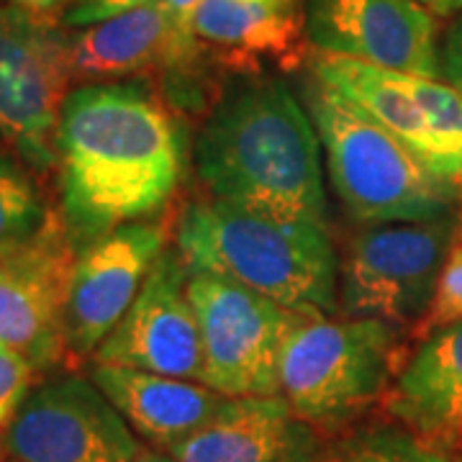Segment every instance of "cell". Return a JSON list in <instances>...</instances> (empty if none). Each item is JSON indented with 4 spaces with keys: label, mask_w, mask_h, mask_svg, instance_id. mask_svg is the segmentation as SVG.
<instances>
[{
    "label": "cell",
    "mask_w": 462,
    "mask_h": 462,
    "mask_svg": "<svg viewBox=\"0 0 462 462\" xmlns=\"http://www.w3.org/2000/svg\"><path fill=\"white\" fill-rule=\"evenodd\" d=\"M16 462H134V430L93 380L62 375L33 388L5 430Z\"/></svg>",
    "instance_id": "obj_10"
},
{
    "label": "cell",
    "mask_w": 462,
    "mask_h": 462,
    "mask_svg": "<svg viewBox=\"0 0 462 462\" xmlns=\"http://www.w3.org/2000/svg\"><path fill=\"white\" fill-rule=\"evenodd\" d=\"M134 462H175L167 452H157V449H144L142 447V452H139V457Z\"/></svg>",
    "instance_id": "obj_29"
},
{
    "label": "cell",
    "mask_w": 462,
    "mask_h": 462,
    "mask_svg": "<svg viewBox=\"0 0 462 462\" xmlns=\"http://www.w3.org/2000/svg\"><path fill=\"white\" fill-rule=\"evenodd\" d=\"M321 462H447V455L401 424H367L327 447Z\"/></svg>",
    "instance_id": "obj_21"
},
{
    "label": "cell",
    "mask_w": 462,
    "mask_h": 462,
    "mask_svg": "<svg viewBox=\"0 0 462 462\" xmlns=\"http://www.w3.org/2000/svg\"><path fill=\"white\" fill-rule=\"evenodd\" d=\"M300 29L319 57L439 80V29L416 0H306Z\"/></svg>",
    "instance_id": "obj_11"
},
{
    "label": "cell",
    "mask_w": 462,
    "mask_h": 462,
    "mask_svg": "<svg viewBox=\"0 0 462 462\" xmlns=\"http://www.w3.org/2000/svg\"><path fill=\"white\" fill-rule=\"evenodd\" d=\"M33 367L23 355L0 346V431L8 430L32 393Z\"/></svg>",
    "instance_id": "obj_23"
},
{
    "label": "cell",
    "mask_w": 462,
    "mask_h": 462,
    "mask_svg": "<svg viewBox=\"0 0 462 462\" xmlns=\"http://www.w3.org/2000/svg\"><path fill=\"white\" fill-rule=\"evenodd\" d=\"M78 249L69 234L26 257L0 263V346L50 367L65 352L62 311Z\"/></svg>",
    "instance_id": "obj_15"
},
{
    "label": "cell",
    "mask_w": 462,
    "mask_h": 462,
    "mask_svg": "<svg viewBox=\"0 0 462 462\" xmlns=\"http://www.w3.org/2000/svg\"><path fill=\"white\" fill-rule=\"evenodd\" d=\"M193 32L200 42L236 54H285L296 42V5L203 0L193 18Z\"/></svg>",
    "instance_id": "obj_19"
},
{
    "label": "cell",
    "mask_w": 462,
    "mask_h": 462,
    "mask_svg": "<svg viewBox=\"0 0 462 462\" xmlns=\"http://www.w3.org/2000/svg\"><path fill=\"white\" fill-rule=\"evenodd\" d=\"M5 462H16V460H5Z\"/></svg>",
    "instance_id": "obj_32"
},
{
    "label": "cell",
    "mask_w": 462,
    "mask_h": 462,
    "mask_svg": "<svg viewBox=\"0 0 462 462\" xmlns=\"http://www.w3.org/2000/svg\"><path fill=\"white\" fill-rule=\"evenodd\" d=\"M193 167L208 199L329 229L319 134L278 78L242 75L226 85L196 136Z\"/></svg>",
    "instance_id": "obj_2"
},
{
    "label": "cell",
    "mask_w": 462,
    "mask_h": 462,
    "mask_svg": "<svg viewBox=\"0 0 462 462\" xmlns=\"http://www.w3.org/2000/svg\"><path fill=\"white\" fill-rule=\"evenodd\" d=\"M67 234L57 221L29 170L0 149V263L26 257Z\"/></svg>",
    "instance_id": "obj_20"
},
{
    "label": "cell",
    "mask_w": 462,
    "mask_h": 462,
    "mask_svg": "<svg viewBox=\"0 0 462 462\" xmlns=\"http://www.w3.org/2000/svg\"><path fill=\"white\" fill-rule=\"evenodd\" d=\"M90 380L126 419L134 434L157 449H172L214 419L229 396L193 380L93 363Z\"/></svg>",
    "instance_id": "obj_18"
},
{
    "label": "cell",
    "mask_w": 462,
    "mask_h": 462,
    "mask_svg": "<svg viewBox=\"0 0 462 462\" xmlns=\"http://www.w3.org/2000/svg\"><path fill=\"white\" fill-rule=\"evenodd\" d=\"M457 236H460V242H462V214H460V234H457Z\"/></svg>",
    "instance_id": "obj_30"
},
{
    "label": "cell",
    "mask_w": 462,
    "mask_h": 462,
    "mask_svg": "<svg viewBox=\"0 0 462 462\" xmlns=\"http://www.w3.org/2000/svg\"><path fill=\"white\" fill-rule=\"evenodd\" d=\"M452 324H462V242L457 239L449 254H447L437 291L431 298V306L424 321L419 324V334H430V331L445 329Z\"/></svg>",
    "instance_id": "obj_22"
},
{
    "label": "cell",
    "mask_w": 462,
    "mask_h": 462,
    "mask_svg": "<svg viewBox=\"0 0 462 462\" xmlns=\"http://www.w3.org/2000/svg\"><path fill=\"white\" fill-rule=\"evenodd\" d=\"M200 3H203V0H165L167 14L172 18L175 29H178L182 36H188V39H199L196 32H193V18L199 14Z\"/></svg>",
    "instance_id": "obj_26"
},
{
    "label": "cell",
    "mask_w": 462,
    "mask_h": 462,
    "mask_svg": "<svg viewBox=\"0 0 462 462\" xmlns=\"http://www.w3.org/2000/svg\"><path fill=\"white\" fill-rule=\"evenodd\" d=\"M383 403L434 449H462V324L424 334Z\"/></svg>",
    "instance_id": "obj_17"
},
{
    "label": "cell",
    "mask_w": 462,
    "mask_h": 462,
    "mask_svg": "<svg viewBox=\"0 0 462 462\" xmlns=\"http://www.w3.org/2000/svg\"><path fill=\"white\" fill-rule=\"evenodd\" d=\"M18 5H26L32 11H39V14H51L57 8H65L69 0H14Z\"/></svg>",
    "instance_id": "obj_28"
},
{
    "label": "cell",
    "mask_w": 462,
    "mask_h": 462,
    "mask_svg": "<svg viewBox=\"0 0 462 462\" xmlns=\"http://www.w3.org/2000/svg\"><path fill=\"white\" fill-rule=\"evenodd\" d=\"M157 0H69L62 8V26L65 29H88L103 23L108 18L132 14L136 8L152 5Z\"/></svg>",
    "instance_id": "obj_24"
},
{
    "label": "cell",
    "mask_w": 462,
    "mask_h": 462,
    "mask_svg": "<svg viewBox=\"0 0 462 462\" xmlns=\"http://www.w3.org/2000/svg\"><path fill=\"white\" fill-rule=\"evenodd\" d=\"M324 442L282 393L226 398L208 424L167 449L175 462H321Z\"/></svg>",
    "instance_id": "obj_14"
},
{
    "label": "cell",
    "mask_w": 462,
    "mask_h": 462,
    "mask_svg": "<svg viewBox=\"0 0 462 462\" xmlns=\"http://www.w3.org/2000/svg\"><path fill=\"white\" fill-rule=\"evenodd\" d=\"M206 385L224 396H278L282 349L303 316L211 270H190Z\"/></svg>",
    "instance_id": "obj_7"
},
{
    "label": "cell",
    "mask_w": 462,
    "mask_h": 462,
    "mask_svg": "<svg viewBox=\"0 0 462 462\" xmlns=\"http://www.w3.org/2000/svg\"><path fill=\"white\" fill-rule=\"evenodd\" d=\"M439 80L462 96V14L439 36Z\"/></svg>",
    "instance_id": "obj_25"
},
{
    "label": "cell",
    "mask_w": 462,
    "mask_h": 462,
    "mask_svg": "<svg viewBox=\"0 0 462 462\" xmlns=\"http://www.w3.org/2000/svg\"><path fill=\"white\" fill-rule=\"evenodd\" d=\"M5 3H14V0H5Z\"/></svg>",
    "instance_id": "obj_31"
},
{
    "label": "cell",
    "mask_w": 462,
    "mask_h": 462,
    "mask_svg": "<svg viewBox=\"0 0 462 462\" xmlns=\"http://www.w3.org/2000/svg\"><path fill=\"white\" fill-rule=\"evenodd\" d=\"M303 106L314 121L331 190L367 226L452 214L460 199L342 90L309 72Z\"/></svg>",
    "instance_id": "obj_4"
},
{
    "label": "cell",
    "mask_w": 462,
    "mask_h": 462,
    "mask_svg": "<svg viewBox=\"0 0 462 462\" xmlns=\"http://www.w3.org/2000/svg\"><path fill=\"white\" fill-rule=\"evenodd\" d=\"M57 165L62 221L83 249L172 200L185 167L182 129L142 78L83 83L62 103Z\"/></svg>",
    "instance_id": "obj_1"
},
{
    "label": "cell",
    "mask_w": 462,
    "mask_h": 462,
    "mask_svg": "<svg viewBox=\"0 0 462 462\" xmlns=\"http://www.w3.org/2000/svg\"><path fill=\"white\" fill-rule=\"evenodd\" d=\"M188 278L190 267L180 252L167 247L152 267L132 309L100 342L93 360L203 383V345L188 293Z\"/></svg>",
    "instance_id": "obj_12"
},
{
    "label": "cell",
    "mask_w": 462,
    "mask_h": 462,
    "mask_svg": "<svg viewBox=\"0 0 462 462\" xmlns=\"http://www.w3.org/2000/svg\"><path fill=\"white\" fill-rule=\"evenodd\" d=\"M398 360V329L385 321L303 316L282 349L281 393L311 427L337 430L385 398Z\"/></svg>",
    "instance_id": "obj_5"
},
{
    "label": "cell",
    "mask_w": 462,
    "mask_h": 462,
    "mask_svg": "<svg viewBox=\"0 0 462 462\" xmlns=\"http://www.w3.org/2000/svg\"><path fill=\"white\" fill-rule=\"evenodd\" d=\"M311 72L396 136L434 178L462 196V96L445 80L316 57Z\"/></svg>",
    "instance_id": "obj_9"
},
{
    "label": "cell",
    "mask_w": 462,
    "mask_h": 462,
    "mask_svg": "<svg viewBox=\"0 0 462 462\" xmlns=\"http://www.w3.org/2000/svg\"><path fill=\"white\" fill-rule=\"evenodd\" d=\"M175 249L190 270L218 273L300 316L337 311L339 254L329 229L203 199L178 216Z\"/></svg>",
    "instance_id": "obj_3"
},
{
    "label": "cell",
    "mask_w": 462,
    "mask_h": 462,
    "mask_svg": "<svg viewBox=\"0 0 462 462\" xmlns=\"http://www.w3.org/2000/svg\"><path fill=\"white\" fill-rule=\"evenodd\" d=\"M457 234L455 211L360 229L339 257L337 311L346 319H378L396 329H419Z\"/></svg>",
    "instance_id": "obj_6"
},
{
    "label": "cell",
    "mask_w": 462,
    "mask_h": 462,
    "mask_svg": "<svg viewBox=\"0 0 462 462\" xmlns=\"http://www.w3.org/2000/svg\"><path fill=\"white\" fill-rule=\"evenodd\" d=\"M165 242V226L136 221L78 249L62 311L65 349L75 357L96 355L132 309Z\"/></svg>",
    "instance_id": "obj_13"
},
{
    "label": "cell",
    "mask_w": 462,
    "mask_h": 462,
    "mask_svg": "<svg viewBox=\"0 0 462 462\" xmlns=\"http://www.w3.org/2000/svg\"><path fill=\"white\" fill-rule=\"evenodd\" d=\"M196 54L199 39L175 29L165 0L69 33L72 80L85 83L126 80L149 69H188Z\"/></svg>",
    "instance_id": "obj_16"
},
{
    "label": "cell",
    "mask_w": 462,
    "mask_h": 462,
    "mask_svg": "<svg viewBox=\"0 0 462 462\" xmlns=\"http://www.w3.org/2000/svg\"><path fill=\"white\" fill-rule=\"evenodd\" d=\"M69 33L47 14L0 0V136L33 170L57 167Z\"/></svg>",
    "instance_id": "obj_8"
},
{
    "label": "cell",
    "mask_w": 462,
    "mask_h": 462,
    "mask_svg": "<svg viewBox=\"0 0 462 462\" xmlns=\"http://www.w3.org/2000/svg\"><path fill=\"white\" fill-rule=\"evenodd\" d=\"M421 8H427L431 16H457L462 14V0H416Z\"/></svg>",
    "instance_id": "obj_27"
}]
</instances>
